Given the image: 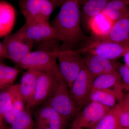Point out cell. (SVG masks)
<instances>
[{
	"instance_id": "16",
	"label": "cell",
	"mask_w": 129,
	"mask_h": 129,
	"mask_svg": "<svg viewBox=\"0 0 129 129\" xmlns=\"http://www.w3.org/2000/svg\"><path fill=\"white\" fill-rule=\"evenodd\" d=\"M16 11L11 5L0 1V38L10 34L16 22Z\"/></svg>"
},
{
	"instance_id": "22",
	"label": "cell",
	"mask_w": 129,
	"mask_h": 129,
	"mask_svg": "<svg viewBox=\"0 0 129 129\" xmlns=\"http://www.w3.org/2000/svg\"><path fill=\"white\" fill-rule=\"evenodd\" d=\"M119 114L117 104L97 123L89 129H118L120 127Z\"/></svg>"
},
{
	"instance_id": "27",
	"label": "cell",
	"mask_w": 129,
	"mask_h": 129,
	"mask_svg": "<svg viewBox=\"0 0 129 129\" xmlns=\"http://www.w3.org/2000/svg\"><path fill=\"white\" fill-rule=\"evenodd\" d=\"M119 111V119L121 128L129 127V105L120 100L117 104Z\"/></svg>"
},
{
	"instance_id": "19",
	"label": "cell",
	"mask_w": 129,
	"mask_h": 129,
	"mask_svg": "<svg viewBox=\"0 0 129 129\" xmlns=\"http://www.w3.org/2000/svg\"><path fill=\"white\" fill-rule=\"evenodd\" d=\"M109 1L89 0L84 2L81 16L83 24L86 29H88V23L90 19L102 12Z\"/></svg>"
},
{
	"instance_id": "5",
	"label": "cell",
	"mask_w": 129,
	"mask_h": 129,
	"mask_svg": "<svg viewBox=\"0 0 129 129\" xmlns=\"http://www.w3.org/2000/svg\"><path fill=\"white\" fill-rule=\"evenodd\" d=\"M58 51L37 50L32 51L22 60L19 65L26 70L33 69L48 73L57 77H62L57 60Z\"/></svg>"
},
{
	"instance_id": "15",
	"label": "cell",
	"mask_w": 129,
	"mask_h": 129,
	"mask_svg": "<svg viewBox=\"0 0 129 129\" xmlns=\"http://www.w3.org/2000/svg\"><path fill=\"white\" fill-rule=\"evenodd\" d=\"M41 73L35 69H28L22 76L19 88L26 106H28L32 101L38 77Z\"/></svg>"
},
{
	"instance_id": "34",
	"label": "cell",
	"mask_w": 129,
	"mask_h": 129,
	"mask_svg": "<svg viewBox=\"0 0 129 129\" xmlns=\"http://www.w3.org/2000/svg\"><path fill=\"white\" fill-rule=\"evenodd\" d=\"M35 129H52L50 128H47V127H42V128H35Z\"/></svg>"
},
{
	"instance_id": "25",
	"label": "cell",
	"mask_w": 129,
	"mask_h": 129,
	"mask_svg": "<svg viewBox=\"0 0 129 129\" xmlns=\"http://www.w3.org/2000/svg\"><path fill=\"white\" fill-rule=\"evenodd\" d=\"M25 101L20 93L19 84H17L14 93L12 107L10 112L4 116V120L11 125L18 114L25 109Z\"/></svg>"
},
{
	"instance_id": "18",
	"label": "cell",
	"mask_w": 129,
	"mask_h": 129,
	"mask_svg": "<svg viewBox=\"0 0 129 129\" xmlns=\"http://www.w3.org/2000/svg\"><path fill=\"white\" fill-rule=\"evenodd\" d=\"M114 22L129 13V0L109 1L102 12Z\"/></svg>"
},
{
	"instance_id": "17",
	"label": "cell",
	"mask_w": 129,
	"mask_h": 129,
	"mask_svg": "<svg viewBox=\"0 0 129 129\" xmlns=\"http://www.w3.org/2000/svg\"><path fill=\"white\" fill-rule=\"evenodd\" d=\"M114 23L101 13L90 19L88 29L91 31L94 38H103L108 35Z\"/></svg>"
},
{
	"instance_id": "4",
	"label": "cell",
	"mask_w": 129,
	"mask_h": 129,
	"mask_svg": "<svg viewBox=\"0 0 129 129\" xmlns=\"http://www.w3.org/2000/svg\"><path fill=\"white\" fill-rule=\"evenodd\" d=\"M45 103L68 122L73 121L78 113L69 88L62 78L57 79L52 92Z\"/></svg>"
},
{
	"instance_id": "8",
	"label": "cell",
	"mask_w": 129,
	"mask_h": 129,
	"mask_svg": "<svg viewBox=\"0 0 129 129\" xmlns=\"http://www.w3.org/2000/svg\"><path fill=\"white\" fill-rule=\"evenodd\" d=\"M94 79L84 64L70 88V95L78 113L89 102Z\"/></svg>"
},
{
	"instance_id": "2",
	"label": "cell",
	"mask_w": 129,
	"mask_h": 129,
	"mask_svg": "<svg viewBox=\"0 0 129 129\" xmlns=\"http://www.w3.org/2000/svg\"><path fill=\"white\" fill-rule=\"evenodd\" d=\"M64 0H20L19 6L26 24L49 22L53 11Z\"/></svg>"
},
{
	"instance_id": "26",
	"label": "cell",
	"mask_w": 129,
	"mask_h": 129,
	"mask_svg": "<svg viewBox=\"0 0 129 129\" xmlns=\"http://www.w3.org/2000/svg\"><path fill=\"white\" fill-rule=\"evenodd\" d=\"M18 73V70L16 68L5 65L1 91L13 85Z\"/></svg>"
},
{
	"instance_id": "12",
	"label": "cell",
	"mask_w": 129,
	"mask_h": 129,
	"mask_svg": "<svg viewBox=\"0 0 129 129\" xmlns=\"http://www.w3.org/2000/svg\"><path fill=\"white\" fill-rule=\"evenodd\" d=\"M52 74L41 72L38 77L34 95L29 105L26 107L32 109L40 106L47 101L55 87L58 78Z\"/></svg>"
},
{
	"instance_id": "7",
	"label": "cell",
	"mask_w": 129,
	"mask_h": 129,
	"mask_svg": "<svg viewBox=\"0 0 129 129\" xmlns=\"http://www.w3.org/2000/svg\"><path fill=\"white\" fill-rule=\"evenodd\" d=\"M2 43L10 60L18 65L32 52L34 46L32 41L19 30L4 37Z\"/></svg>"
},
{
	"instance_id": "33",
	"label": "cell",
	"mask_w": 129,
	"mask_h": 129,
	"mask_svg": "<svg viewBox=\"0 0 129 129\" xmlns=\"http://www.w3.org/2000/svg\"><path fill=\"white\" fill-rule=\"evenodd\" d=\"M122 100H123L125 103L129 105V91L127 93V94L125 95V96H124Z\"/></svg>"
},
{
	"instance_id": "29",
	"label": "cell",
	"mask_w": 129,
	"mask_h": 129,
	"mask_svg": "<svg viewBox=\"0 0 129 129\" xmlns=\"http://www.w3.org/2000/svg\"><path fill=\"white\" fill-rule=\"evenodd\" d=\"M5 59L10 60V58L2 42L0 41V60H2Z\"/></svg>"
},
{
	"instance_id": "10",
	"label": "cell",
	"mask_w": 129,
	"mask_h": 129,
	"mask_svg": "<svg viewBox=\"0 0 129 129\" xmlns=\"http://www.w3.org/2000/svg\"><path fill=\"white\" fill-rule=\"evenodd\" d=\"M129 50V43L105 42L87 44L80 51L81 52H87L109 60H116L123 56Z\"/></svg>"
},
{
	"instance_id": "3",
	"label": "cell",
	"mask_w": 129,
	"mask_h": 129,
	"mask_svg": "<svg viewBox=\"0 0 129 129\" xmlns=\"http://www.w3.org/2000/svg\"><path fill=\"white\" fill-rule=\"evenodd\" d=\"M36 45L37 50L58 51L60 43L50 22L24 24L19 29Z\"/></svg>"
},
{
	"instance_id": "14",
	"label": "cell",
	"mask_w": 129,
	"mask_h": 129,
	"mask_svg": "<svg viewBox=\"0 0 129 129\" xmlns=\"http://www.w3.org/2000/svg\"><path fill=\"white\" fill-rule=\"evenodd\" d=\"M91 39L88 41V44L105 42L129 43V13L116 21L106 37Z\"/></svg>"
},
{
	"instance_id": "32",
	"label": "cell",
	"mask_w": 129,
	"mask_h": 129,
	"mask_svg": "<svg viewBox=\"0 0 129 129\" xmlns=\"http://www.w3.org/2000/svg\"><path fill=\"white\" fill-rule=\"evenodd\" d=\"M4 119L1 113H0V129H2L5 127L4 123Z\"/></svg>"
},
{
	"instance_id": "24",
	"label": "cell",
	"mask_w": 129,
	"mask_h": 129,
	"mask_svg": "<svg viewBox=\"0 0 129 129\" xmlns=\"http://www.w3.org/2000/svg\"><path fill=\"white\" fill-rule=\"evenodd\" d=\"M17 85H13L0 91V113L3 118L11 110Z\"/></svg>"
},
{
	"instance_id": "38",
	"label": "cell",
	"mask_w": 129,
	"mask_h": 129,
	"mask_svg": "<svg viewBox=\"0 0 129 129\" xmlns=\"http://www.w3.org/2000/svg\"><path fill=\"white\" fill-rule=\"evenodd\" d=\"M121 129V127H119V129Z\"/></svg>"
},
{
	"instance_id": "9",
	"label": "cell",
	"mask_w": 129,
	"mask_h": 129,
	"mask_svg": "<svg viewBox=\"0 0 129 129\" xmlns=\"http://www.w3.org/2000/svg\"><path fill=\"white\" fill-rule=\"evenodd\" d=\"M111 109L96 102H89L73 120L72 127L89 129L104 117Z\"/></svg>"
},
{
	"instance_id": "30",
	"label": "cell",
	"mask_w": 129,
	"mask_h": 129,
	"mask_svg": "<svg viewBox=\"0 0 129 129\" xmlns=\"http://www.w3.org/2000/svg\"><path fill=\"white\" fill-rule=\"evenodd\" d=\"M0 60V91L1 90V85L2 84L3 76H4V70L6 64Z\"/></svg>"
},
{
	"instance_id": "23",
	"label": "cell",
	"mask_w": 129,
	"mask_h": 129,
	"mask_svg": "<svg viewBox=\"0 0 129 129\" xmlns=\"http://www.w3.org/2000/svg\"><path fill=\"white\" fill-rule=\"evenodd\" d=\"M30 111L31 109L25 106L23 111L14 119L10 129H35Z\"/></svg>"
},
{
	"instance_id": "6",
	"label": "cell",
	"mask_w": 129,
	"mask_h": 129,
	"mask_svg": "<svg viewBox=\"0 0 129 129\" xmlns=\"http://www.w3.org/2000/svg\"><path fill=\"white\" fill-rule=\"evenodd\" d=\"M81 53L78 50L58 51V69L69 89L84 66Z\"/></svg>"
},
{
	"instance_id": "37",
	"label": "cell",
	"mask_w": 129,
	"mask_h": 129,
	"mask_svg": "<svg viewBox=\"0 0 129 129\" xmlns=\"http://www.w3.org/2000/svg\"><path fill=\"white\" fill-rule=\"evenodd\" d=\"M10 129V128H6V127H5V128H3V129Z\"/></svg>"
},
{
	"instance_id": "35",
	"label": "cell",
	"mask_w": 129,
	"mask_h": 129,
	"mask_svg": "<svg viewBox=\"0 0 129 129\" xmlns=\"http://www.w3.org/2000/svg\"><path fill=\"white\" fill-rule=\"evenodd\" d=\"M71 129H83L79 127H72Z\"/></svg>"
},
{
	"instance_id": "20",
	"label": "cell",
	"mask_w": 129,
	"mask_h": 129,
	"mask_svg": "<svg viewBox=\"0 0 129 129\" xmlns=\"http://www.w3.org/2000/svg\"><path fill=\"white\" fill-rule=\"evenodd\" d=\"M122 82L121 76L117 70L102 75L94 78L91 92L95 90L111 89Z\"/></svg>"
},
{
	"instance_id": "11",
	"label": "cell",
	"mask_w": 129,
	"mask_h": 129,
	"mask_svg": "<svg viewBox=\"0 0 129 129\" xmlns=\"http://www.w3.org/2000/svg\"><path fill=\"white\" fill-rule=\"evenodd\" d=\"M35 128L47 127L52 129H64L68 121L48 104L40 105L35 113Z\"/></svg>"
},
{
	"instance_id": "13",
	"label": "cell",
	"mask_w": 129,
	"mask_h": 129,
	"mask_svg": "<svg viewBox=\"0 0 129 129\" xmlns=\"http://www.w3.org/2000/svg\"><path fill=\"white\" fill-rule=\"evenodd\" d=\"M84 64L92 77H96L117 71L119 62L116 60L107 58L88 53L83 58Z\"/></svg>"
},
{
	"instance_id": "28",
	"label": "cell",
	"mask_w": 129,
	"mask_h": 129,
	"mask_svg": "<svg viewBox=\"0 0 129 129\" xmlns=\"http://www.w3.org/2000/svg\"><path fill=\"white\" fill-rule=\"evenodd\" d=\"M117 71L121 76L122 81L129 91V69L125 64L119 63Z\"/></svg>"
},
{
	"instance_id": "21",
	"label": "cell",
	"mask_w": 129,
	"mask_h": 129,
	"mask_svg": "<svg viewBox=\"0 0 129 129\" xmlns=\"http://www.w3.org/2000/svg\"><path fill=\"white\" fill-rule=\"evenodd\" d=\"M117 100L119 101L117 94L112 89L93 91L89 98V102H96L110 108L117 105Z\"/></svg>"
},
{
	"instance_id": "36",
	"label": "cell",
	"mask_w": 129,
	"mask_h": 129,
	"mask_svg": "<svg viewBox=\"0 0 129 129\" xmlns=\"http://www.w3.org/2000/svg\"><path fill=\"white\" fill-rule=\"evenodd\" d=\"M121 129H129V127H124V128H121Z\"/></svg>"
},
{
	"instance_id": "31",
	"label": "cell",
	"mask_w": 129,
	"mask_h": 129,
	"mask_svg": "<svg viewBox=\"0 0 129 129\" xmlns=\"http://www.w3.org/2000/svg\"><path fill=\"white\" fill-rule=\"evenodd\" d=\"M123 57H124L125 65L129 69V50L127 51Z\"/></svg>"
},
{
	"instance_id": "1",
	"label": "cell",
	"mask_w": 129,
	"mask_h": 129,
	"mask_svg": "<svg viewBox=\"0 0 129 129\" xmlns=\"http://www.w3.org/2000/svg\"><path fill=\"white\" fill-rule=\"evenodd\" d=\"M80 2L67 0L50 24L60 44L58 51L77 50V47L87 40L80 25Z\"/></svg>"
}]
</instances>
